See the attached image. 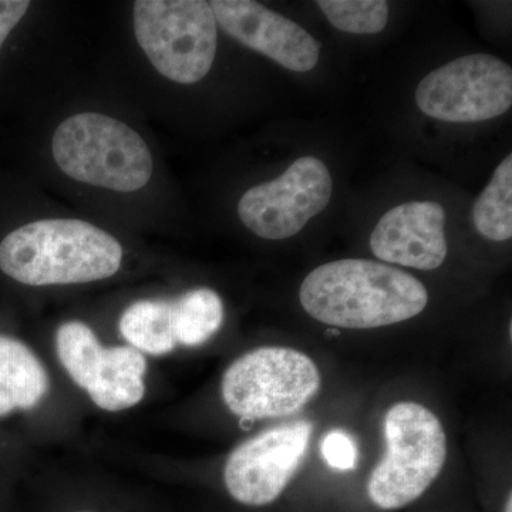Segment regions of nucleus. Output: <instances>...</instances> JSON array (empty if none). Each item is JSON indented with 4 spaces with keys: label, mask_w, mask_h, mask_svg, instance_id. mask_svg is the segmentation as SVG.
I'll return each mask as SVG.
<instances>
[{
    "label": "nucleus",
    "mask_w": 512,
    "mask_h": 512,
    "mask_svg": "<svg viewBox=\"0 0 512 512\" xmlns=\"http://www.w3.org/2000/svg\"><path fill=\"white\" fill-rule=\"evenodd\" d=\"M446 210L436 201H409L387 211L370 237L380 261L433 271L447 258Z\"/></svg>",
    "instance_id": "12"
},
{
    "label": "nucleus",
    "mask_w": 512,
    "mask_h": 512,
    "mask_svg": "<svg viewBox=\"0 0 512 512\" xmlns=\"http://www.w3.org/2000/svg\"><path fill=\"white\" fill-rule=\"evenodd\" d=\"M49 386L45 366L35 353L19 340L0 336V417L35 409Z\"/></svg>",
    "instance_id": "13"
},
{
    "label": "nucleus",
    "mask_w": 512,
    "mask_h": 512,
    "mask_svg": "<svg viewBox=\"0 0 512 512\" xmlns=\"http://www.w3.org/2000/svg\"><path fill=\"white\" fill-rule=\"evenodd\" d=\"M313 319L342 329H375L414 318L429 293L419 279L369 259H340L313 269L299 291Z\"/></svg>",
    "instance_id": "1"
},
{
    "label": "nucleus",
    "mask_w": 512,
    "mask_h": 512,
    "mask_svg": "<svg viewBox=\"0 0 512 512\" xmlns=\"http://www.w3.org/2000/svg\"><path fill=\"white\" fill-rule=\"evenodd\" d=\"M313 424L296 420L262 431L229 454L224 480L238 503L262 507L274 503L301 466Z\"/></svg>",
    "instance_id": "10"
},
{
    "label": "nucleus",
    "mask_w": 512,
    "mask_h": 512,
    "mask_svg": "<svg viewBox=\"0 0 512 512\" xmlns=\"http://www.w3.org/2000/svg\"><path fill=\"white\" fill-rule=\"evenodd\" d=\"M386 453L367 484L377 507L397 510L412 504L440 476L447 458L443 424L423 404L402 402L384 417Z\"/></svg>",
    "instance_id": "4"
},
{
    "label": "nucleus",
    "mask_w": 512,
    "mask_h": 512,
    "mask_svg": "<svg viewBox=\"0 0 512 512\" xmlns=\"http://www.w3.org/2000/svg\"><path fill=\"white\" fill-rule=\"evenodd\" d=\"M504 512H512V497L511 494H508V500L507 503H505V510Z\"/></svg>",
    "instance_id": "20"
},
{
    "label": "nucleus",
    "mask_w": 512,
    "mask_h": 512,
    "mask_svg": "<svg viewBox=\"0 0 512 512\" xmlns=\"http://www.w3.org/2000/svg\"><path fill=\"white\" fill-rule=\"evenodd\" d=\"M333 28L352 35H376L389 23L384 0H319L316 2Z\"/></svg>",
    "instance_id": "17"
},
{
    "label": "nucleus",
    "mask_w": 512,
    "mask_h": 512,
    "mask_svg": "<svg viewBox=\"0 0 512 512\" xmlns=\"http://www.w3.org/2000/svg\"><path fill=\"white\" fill-rule=\"evenodd\" d=\"M320 389L318 366L291 348H259L238 357L222 377V399L244 420L301 412Z\"/></svg>",
    "instance_id": "6"
},
{
    "label": "nucleus",
    "mask_w": 512,
    "mask_h": 512,
    "mask_svg": "<svg viewBox=\"0 0 512 512\" xmlns=\"http://www.w3.org/2000/svg\"><path fill=\"white\" fill-rule=\"evenodd\" d=\"M123 248L103 229L79 220H43L10 232L0 269L30 286L86 284L120 269Z\"/></svg>",
    "instance_id": "2"
},
{
    "label": "nucleus",
    "mask_w": 512,
    "mask_h": 512,
    "mask_svg": "<svg viewBox=\"0 0 512 512\" xmlns=\"http://www.w3.org/2000/svg\"><path fill=\"white\" fill-rule=\"evenodd\" d=\"M60 363L73 382L106 412H121L143 400L147 360L131 346L104 348L86 323L70 320L56 333Z\"/></svg>",
    "instance_id": "8"
},
{
    "label": "nucleus",
    "mask_w": 512,
    "mask_h": 512,
    "mask_svg": "<svg viewBox=\"0 0 512 512\" xmlns=\"http://www.w3.org/2000/svg\"><path fill=\"white\" fill-rule=\"evenodd\" d=\"M30 2L25 0H0V47L28 12Z\"/></svg>",
    "instance_id": "19"
},
{
    "label": "nucleus",
    "mask_w": 512,
    "mask_h": 512,
    "mask_svg": "<svg viewBox=\"0 0 512 512\" xmlns=\"http://www.w3.org/2000/svg\"><path fill=\"white\" fill-rule=\"evenodd\" d=\"M173 320L178 345L197 348L221 329L224 303L212 289H192L173 301Z\"/></svg>",
    "instance_id": "15"
},
{
    "label": "nucleus",
    "mask_w": 512,
    "mask_h": 512,
    "mask_svg": "<svg viewBox=\"0 0 512 512\" xmlns=\"http://www.w3.org/2000/svg\"><path fill=\"white\" fill-rule=\"evenodd\" d=\"M137 42L157 72L180 84L210 73L217 55V20L204 0H138Z\"/></svg>",
    "instance_id": "5"
},
{
    "label": "nucleus",
    "mask_w": 512,
    "mask_h": 512,
    "mask_svg": "<svg viewBox=\"0 0 512 512\" xmlns=\"http://www.w3.org/2000/svg\"><path fill=\"white\" fill-rule=\"evenodd\" d=\"M333 180L319 158H298L275 180L256 185L242 195L239 220L255 235L271 241L295 237L313 217L325 211Z\"/></svg>",
    "instance_id": "9"
},
{
    "label": "nucleus",
    "mask_w": 512,
    "mask_h": 512,
    "mask_svg": "<svg viewBox=\"0 0 512 512\" xmlns=\"http://www.w3.org/2000/svg\"><path fill=\"white\" fill-rule=\"evenodd\" d=\"M210 5L225 33L286 70L311 72L318 64L319 43L284 15L252 0H214Z\"/></svg>",
    "instance_id": "11"
},
{
    "label": "nucleus",
    "mask_w": 512,
    "mask_h": 512,
    "mask_svg": "<svg viewBox=\"0 0 512 512\" xmlns=\"http://www.w3.org/2000/svg\"><path fill=\"white\" fill-rule=\"evenodd\" d=\"M322 456L330 467L353 470L357 463L355 440L342 430L329 431L322 441Z\"/></svg>",
    "instance_id": "18"
},
{
    "label": "nucleus",
    "mask_w": 512,
    "mask_h": 512,
    "mask_svg": "<svg viewBox=\"0 0 512 512\" xmlns=\"http://www.w3.org/2000/svg\"><path fill=\"white\" fill-rule=\"evenodd\" d=\"M478 234L490 241L504 242L512 237V156L504 158L490 184L473 207Z\"/></svg>",
    "instance_id": "16"
},
{
    "label": "nucleus",
    "mask_w": 512,
    "mask_h": 512,
    "mask_svg": "<svg viewBox=\"0 0 512 512\" xmlns=\"http://www.w3.org/2000/svg\"><path fill=\"white\" fill-rule=\"evenodd\" d=\"M419 109L447 123H478L512 106V70L497 57L477 53L427 74L416 89Z\"/></svg>",
    "instance_id": "7"
},
{
    "label": "nucleus",
    "mask_w": 512,
    "mask_h": 512,
    "mask_svg": "<svg viewBox=\"0 0 512 512\" xmlns=\"http://www.w3.org/2000/svg\"><path fill=\"white\" fill-rule=\"evenodd\" d=\"M119 328L131 348L153 356L173 352L175 339L173 301L148 299L134 302L121 315Z\"/></svg>",
    "instance_id": "14"
},
{
    "label": "nucleus",
    "mask_w": 512,
    "mask_h": 512,
    "mask_svg": "<svg viewBox=\"0 0 512 512\" xmlns=\"http://www.w3.org/2000/svg\"><path fill=\"white\" fill-rule=\"evenodd\" d=\"M53 157L64 174L119 192L140 190L153 174L146 141L123 121L99 113H80L57 127Z\"/></svg>",
    "instance_id": "3"
}]
</instances>
